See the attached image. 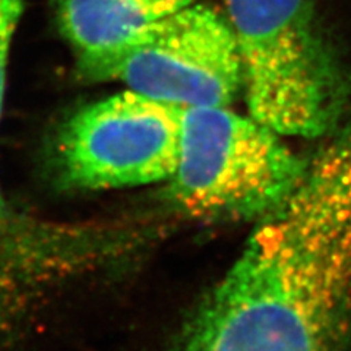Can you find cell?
<instances>
[{"label":"cell","instance_id":"7","mask_svg":"<svg viewBox=\"0 0 351 351\" xmlns=\"http://www.w3.org/2000/svg\"><path fill=\"white\" fill-rule=\"evenodd\" d=\"M22 15V0H0V116L3 108L10 44ZM38 223L14 211L0 189V265L19 258L32 245Z\"/></svg>","mask_w":351,"mask_h":351},{"label":"cell","instance_id":"6","mask_svg":"<svg viewBox=\"0 0 351 351\" xmlns=\"http://www.w3.org/2000/svg\"><path fill=\"white\" fill-rule=\"evenodd\" d=\"M195 0H51L62 36L76 56L116 46Z\"/></svg>","mask_w":351,"mask_h":351},{"label":"cell","instance_id":"2","mask_svg":"<svg viewBox=\"0 0 351 351\" xmlns=\"http://www.w3.org/2000/svg\"><path fill=\"white\" fill-rule=\"evenodd\" d=\"M249 116L281 136L326 138L346 119L351 78L312 0H227Z\"/></svg>","mask_w":351,"mask_h":351},{"label":"cell","instance_id":"3","mask_svg":"<svg viewBox=\"0 0 351 351\" xmlns=\"http://www.w3.org/2000/svg\"><path fill=\"white\" fill-rule=\"evenodd\" d=\"M307 164L252 116L227 106L188 107L169 197L189 217L258 223L290 199Z\"/></svg>","mask_w":351,"mask_h":351},{"label":"cell","instance_id":"5","mask_svg":"<svg viewBox=\"0 0 351 351\" xmlns=\"http://www.w3.org/2000/svg\"><path fill=\"white\" fill-rule=\"evenodd\" d=\"M182 113L130 90L78 110L54 142L59 179L85 191L169 182L178 166Z\"/></svg>","mask_w":351,"mask_h":351},{"label":"cell","instance_id":"4","mask_svg":"<svg viewBox=\"0 0 351 351\" xmlns=\"http://www.w3.org/2000/svg\"><path fill=\"white\" fill-rule=\"evenodd\" d=\"M85 81H119L130 91L180 108L228 106L241 91V63L228 19L189 5L116 46L78 56Z\"/></svg>","mask_w":351,"mask_h":351},{"label":"cell","instance_id":"1","mask_svg":"<svg viewBox=\"0 0 351 351\" xmlns=\"http://www.w3.org/2000/svg\"><path fill=\"white\" fill-rule=\"evenodd\" d=\"M167 351H351V114Z\"/></svg>","mask_w":351,"mask_h":351}]
</instances>
